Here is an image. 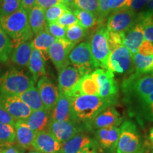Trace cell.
<instances>
[{
    "label": "cell",
    "mask_w": 153,
    "mask_h": 153,
    "mask_svg": "<svg viewBox=\"0 0 153 153\" xmlns=\"http://www.w3.org/2000/svg\"><path fill=\"white\" fill-rule=\"evenodd\" d=\"M34 84L33 79L24 72L11 68L0 76V94L19 96Z\"/></svg>",
    "instance_id": "obj_5"
},
{
    "label": "cell",
    "mask_w": 153,
    "mask_h": 153,
    "mask_svg": "<svg viewBox=\"0 0 153 153\" xmlns=\"http://www.w3.org/2000/svg\"><path fill=\"white\" fill-rule=\"evenodd\" d=\"M71 11L77 19L78 24L85 29L87 30L94 27L95 25H99L98 17L92 13L76 9H73Z\"/></svg>",
    "instance_id": "obj_31"
},
{
    "label": "cell",
    "mask_w": 153,
    "mask_h": 153,
    "mask_svg": "<svg viewBox=\"0 0 153 153\" xmlns=\"http://www.w3.org/2000/svg\"><path fill=\"white\" fill-rule=\"evenodd\" d=\"M1 0H0V4H1Z\"/></svg>",
    "instance_id": "obj_57"
},
{
    "label": "cell",
    "mask_w": 153,
    "mask_h": 153,
    "mask_svg": "<svg viewBox=\"0 0 153 153\" xmlns=\"http://www.w3.org/2000/svg\"><path fill=\"white\" fill-rule=\"evenodd\" d=\"M13 51L11 39L0 25V62H7Z\"/></svg>",
    "instance_id": "obj_33"
},
{
    "label": "cell",
    "mask_w": 153,
    "mask_h": 153,
    "mask_svg": "<svg viewBox=\"0 0 153 153\" xmlns=\"http://www.w3.org/2000/svg\"><path fill=\"white\" fill-rule=\"evenodd\" d=\"M2 147H0V153H1V150H2Z\"/></svg>",
    "instance_id": "obj_56"
},
{
    "label": "cell",
    "mask_w": 153,
    "mask_h": 153,
    "mask_svg": "<svg viewBox=\"0 0 153 153\" xmlns=\"http://www.w3.org/2000/svg\"><path fill=\"white\" fill-rule=\"evenodd\" d=\"M126 0H108V7L111 13L118 10V9H123L125 7Z\"/></svg>",
    "instance_id": "obj_47"
},
{
    "label": "cell",
    "mask_w": 153,
    "mask_h": 153,
    "mask_svg": "<svg viewBox=\"0 0 153 153\" xmlns=\"http://www.w3.org/2000/svg\"><path fill=\"white\" fill-rule=\"evenodd\" d=\"M124 35H125V33L108 31V41L111 51L116 49V48L123 45Z\"/></svg>",
    "instance_id": "obj_42"
},
{
    "label": "cell",
    "mask_w": 153,
    "mask_h": 153,
    "mask_svg": "<svg viewBox=\"0 0 153 153\" xmlns=\"http://www.w3.org/2000/svg\"><path fill=\"white\" fill-rule=\"evenodd\" d=\"M57 153H60V152H57Z\"/></svg>",
    "instance_id": "obj_59"
},
{
    "label": "cell",
    "mask_w": 153,
    "mask_h": 153,
    "mask_svg": "<svg viewBox=\"0 0 153 153\" xmlns=\"http://www.w3.org/2000/svg\"><path fill=\"white\" fill-rule=\"evenodd\" d=\"M121 88L127 100L140 102L153 92V73L138 75L133 72L123 79Z\"/></svg>",
    "instance_id": "obj_3"
},
{
    "label": "cell",
    "mask_w": 153,
    "mask_h": 153,
    "mask_svg": "<svg viewBox=\"0 0 153 153\" xmlns=\"http://www.w3.org/2000/svg\"><path fill=\"white\" fill-rule=\"evenodd\" d=\"M149 0H126L124 8L136 12L147 4Z\"/></svg>",
    "instance_id": "obj_44"
},
{
    "label": "cell",
    "mask_w": 153,
    "mask_h": 153,
    "mask_svg": "<svg viewBox=\"0 0 153 153\" xmlns=\"http://www.w3.org/2000/svg\"><path fill=\"white\" fill-rule=\"evenodd\" d=\"M152 153H153V152H152Z\"/></svg>",
    "instance_id": "obj_60"
},
{
    "label": "cell",
    "mask_w": 153,
    "mask_h": 153,
    "mask_svg": "<svg viewBox=\"0 0 153 153\" xmlns=\"http://www.w3.org/2000/svg\"><path fill=\"white\" fill-rule=\"evenodd\" d=\"M0 123L14 126L16 120L1 107H0Z\"/></svg>",
    "instance_id": "obj_46"
},
{
    "label": "cell",
    "mask_w": 153,
    "mask_h": 153,
    "mask_svg": "<svg viewBox=\"0 0 153 153\" xmlns=\"http://www.w3.org/2000/svg\"><path fill=\"white\" fill-rule=\"evenodd\" d=\"M107 70L118 74H131L134 72L133 55L124 45L111 51Z\"/></svg>",
    "instance_id": "obj_7"
},
{
    "label": "cell",
    "mask_w": 153,
    "mask_h": 153,
    "mask_svg": "<svg viewBox=\"0 0 153 153\" xmlns=\"http://www.w3.org/2000/svg\"><path fill=\"white\" fill-rule=\"evenodd\" d=\"M33 46L31 41L22 43L14 48L11 53L10 59L14 64L23 68H28Z\"/></svg>",
    "instance_id": "obj_25"
},
{
    "label": "cell",
    "mask_w": 153,
    "mask_h": 153,
    "mask_svg": "<svg viewBox=\"0 0 153 153\" xmlns=\"http://www.w3.org/2000/svg\"><path fill=\"white\" fill-rule=\"evenodd\" d=\"M81 95H97L99 96V87L97 79L92 74H85L81 78L74 88L71 97H74Z\"/></svg>",
    "instance_id": "obj_24"
},
{
    "label": "cell",
    "mask_w": 153,
    "mask_h": 153,
    "mask_svg": "<svg viewBox=\"0 0 153 153\" xmlns=\"http://www.w3.org/2000/svg\"><path fill=\"white\" fill-rule=\"evenodd\" d=\"M0 25L11 39L13 48L24 42L30 41L33 36L27 11L22 7L10 15L0 16Z\"/></svg>",
    "instance_id": "obj_2"
},
{
    "label": "cell",
    "mask_w": 153,
    "mask_h": 153,
    "mask_svg": "<svg viewBox=\"0 0 153 153\" xmlns=\"http://www.w3.org/2000/svg\"><path fill=\"white\" fill-rule=\"evenodd\" d=\"M61 3H62L61 0H36V5L41 7L45 10Z\"/></svg>",
    "instance_id": "obj_48"
},
{
    "label": "cell",
    "mask_w": 153,
    "mask_h": 153,
    "mask_svg": "<svg viewBox=\"0 0 153 153\" xmlns=\"http://www.w3.org/2000/svg\"><path fill=\"white\" fill-rule=\"evenodd\" d=\"M37 89L41 95L44 108L51 112L58 99V88L49 77L43 76L38 80Z\"/></svg>",
    "instance_id": "obj_17"
},
{
    "label": "cell",
    "mask_w": 153,
    "mask_h": 153,
    "mask_svg": "<svg viewBox=\"0 0 153 153\" xmlns=\"http://www.w3.org/2000/svg\"><path fill=\"white\" fill-rule=\"evenodd\" d=\"M1 153H20L16 148L12 145L6 146V148H3L1 151Z\"/></svg>",
    "instance_id": "obj_51"
},
{
    "label": "cell",
    "mask_w": 153,
    "mask_h": 153,
    "mask_svg": "<svg viewBox=\"0 0 153 153\" xmlns=\"http://www.w3.org/2000/svg\"><path fill=\"white\" fill-rule=\"evenodd\" d=\"M36 5V0H22V8L27 13Z\"/></svg>",
    "instance_id": "obj_49"
},
{
    "label": "cell",
    "mask_w": 153,
    "mask_h": 153,
    "mask_svg": "<svg viewBox=\"0 0 153 153\" xmlns=\"http://www.w3.org/2000/svg\"><path fill=\"white\" fill-rule=\"evenodd\" d=\"M72 111L75 121L87 124L109 106H113L117 99H105L97 95H81L71 97Z\"/></svg>",
    "instance_id": "obj_1"
},
{
    "label": "cell",
    "mask_w": 153,
    "mask_h": 153,
    "mask_svg": "<svg viewBox=\"0 0 153 153\" xmlns=\"http://www.w3.org/2000/svg\"><path fill=\"white\" fill-rule=\"evenodd\" d=\"M145 41L144 30L141 22L137 18V22L124 35L123 45L132 53L133 55L138 52V49Z\"/></svg>",
    "instance_id": "obj_20"
},
{
    "label": "cell",
    "mask_w": 153,
    "mask_h": 153,
    "mask_svg": "<svg viewBox=\"0 0 153 153\" xmlns=\"http://www.w3.org/2000/svg\"><path fill=\"white\" fill-rule=\"evenodd\" d=\"M14 126L0 123V146H9L15 142Z\"/></svg>",
    "instance_id": "obj_34"
},
{
    "label": "cell",
    "mask_w": 153,
    "mask_h": 153,
    "mask_svg": "<svg viewBox=\"0 0 153 153\" xmlns=\"http://www.w3.org/2000/svg\"><path fill=\"white\" fill-rule=\"evenodd\" d=\"M70 64L79 69L85 74H90L96 70L89 41L79 43L74 46L69 55Z\"/></svg>",
    "instance_id": "obj_8"
},
{
    "label": "cell",
    "mask_w": 153,
    "mask_h": 153,
    "mask_svg": "<svg viewBox=\"0 0 153 153\" xmlns=\"http://www.w3.org/2000/svg\"><path fill=\"white\" fill-rule=\"evenodd\" d=\"M76 153H98V152H97V148H96L94 143L92 144L85 147Z\"/></svg>",
    "instance_id": "obj_50"
},
{
    "label": "cell",
    "mask_w": 153,
    "mask_h": 153,
    "mask_svg": "<svg viewBox=\"0 0 153 153\" xmlns=\"http://www.w3.org/2000/svg\"><path fill=\"white\" fill-rule=\"evenodd\" d=\"M146 11L153 13V0H149L146 4Z\"/></svg>",
    "instance_id": "obj_53"
},
{
    "label": "cell",
    "mask_w": 153,
    "mask_h": 153,
    "mask_svg": "<svg viewBox=\"0 0 153 153\" xmlns=\"http://www.w3.org/2000/svg\"><path fill=\"white\" fill-rule=\"evenodd\" d=\"M87 30L82 28L79 24L74 25L67 28L65 39L70 43L76 45L86 37Z\"/></svg>",
    "instance_id": "obj_35"
},
{
    "label": "cell",
    "mask_w": 153,
    "mask_h": 153,
    "mask_svg": "<svg viewBox=\"0 0 153 153\" xmlns=\"http://www.w3.org/2000/svg\"><path fill=\"white\" fill-rule=\"evenodd\" d=\"M73 9L89 11L98 17L99 0H74L70 10Z\"/></svg>",
    "instance_id": "obj_37"
},
{
    "label": "cell",
    "mask_w": 153,
    "mask_h": 153,
    "mask_svg": "<svg viewBox=\"0 0 153 153\" xmlns=\"http://www.w3.org/2000/svg\"><path fill=\"white\" fill-rule=\"evenodd\" d=\"M28 153H40V152H37V151H35V152H28Z\"/></svg>",
    "instance_id": "obj_55"
},
{
    "label": "cell",
    "mask_w": 153,
    "mask_h": 153,
    "mask_svg": "<svg viewBox=\"0 0 153 153\" xmlns=\"http://www.w3.org/2000/svg\"><path fill=\"white\" fill-rule=\"evenodd\" d=\"M24 121L36 133L48 131L51 121V112L45 108L32 111Z\"/></svg>",
    "instance_id": "obj_22"
},
{
    "label": "cell",
    "mask_w": 153,
    "mask_h": 153,
    "mask_svg": "<svg viewBox=\"0 0 153 153\" xmlns=\"http://www.w3.org/2000/svg\"><path fill=\"white\" fill-rule=\"evenodd\" d=\"M75 45L66 39H59L49 48L48 57L58 72L70 65L69 55Z\"/></svg>",
    "instance_id": "obj_14"
},
{
    "label": "cell",
    "mask_w": 153,
    "mask_h": 153,
    "mask_svg": "<svg viewBox=\"0 0 153 153\" xmlns=\"http://www.w3.org/2000/svg\"><path fill=\"white\" fill-rule=\"evenodd\" d=\"M121 123L122 118L119 113L114 107L109 106L85 125L89 131H95L110 126H118Z\"/></svg>",
    "instance_id": "obj_16"
},
{
    "label": "cell",
    "mask_w": 153,
    "mask_h": 153,
    "mask_svg": "<svg viewBox=\"0 0 153 153\" xmlns=\"http://www.w3.org/2000/svg\"><path fill=\"white\" fill-rule=\"evenodd\" d=\"M33 149L40 153L60 152L61 143L48 131L36 133Z\"/></svg>",
    "instance_id": "obj_18"
},
{
    "label": "cell",
    "mask_w": 153,
    "mask_h": 153,
    "mask_svg": "<svg viewBox=\"0 0 153 153\" xmlns=\"http://www.w3.org/2000/svg\"><path fill=\"white\" fill-rule=\"evenodd\" d=\"M57 40L48 33L47 29H45L36 35V37L31 41L32 46L33 48L40 51L45 60H47L49 58L48 50Z\"/></svg>",
    "instance_id": "obj_28"
},
{
    "label": "cell",
    "mask_w": 153,
    "mask_h": 153,
    "mask_svg": "<svg viewBox=\"0 0 153 153\" xmlns=\"http://www.w3.org/2000/svg\"><path fill=\"white\" fill-rule=\"evenodd\" d=\"M137 14L128 9L123 8L111 13L108 16L106 28L110 32L126 33L137 22Z\"/></svg>",
    "instance_id": "obj_10"
},
{
    "label": "cell",
    "mask_w": 153,
    "mask_h": 153,
    "mask_svg": "<svg viewBox=\"0 0 153 153\" xmlns=\"http://www.w3.org/2000/svg\"><path fill=\"white\" fill-rule=\"evenodd\" d=\"M108 34L106 26L103 24H99L89 41L91 55L97 69L101 68L107 70V63L111 53Z\"/></svg>",
    "instance_id": "obj_6"
},
{
    "label": "cell",
    "mask_w": 153,
    "mask_h": 153,
    "mask_svg": "<svg viewBox=\"0 0 153 153\" xmlns=\"http://www.w3.org/2000/svg\"><path fill=\"white\" fill-rule=\"evenodd\" d=\"M134 73L138 75L153 73V56L136 53L133 55Z\"/></svg>",
    "instance_id": "obj_30"
},
{
    "label": "cell",
    "mask_w": 153,
    "mask_h": 153,
    "mask_svg": "<svg viewBox=\"0 0 153 153\" xmlns=\"http://www.w3.org/2000/svg\"><path fill=\"white\" fill-rule=\"evenodd\" d=\"M57 23L67 29L70 26L78 24V21L74 13L71 10H68L60 16V18L57 21Z\"/></svg>",
    "instance_id": "obj_40"
},
{
    "label": "cell",
    "mask_w": 153,
    "mask_h": 153,
    "mask_svg": "<svg viewBox=\"0 0 153 153\" xmlns=\"http://www.w3.org/2000/svg\"><path fill=\"white\" fill-rule=\"evenodd\" d=\"M139 103L143 117L150 121H153V92Z\"/></svg>",
    "instance_id": "obj_39"
},
{
    "label": "cell",
    "mask_w": 153,
    "mask_h": 153,
    "mask_svg": "<svg viewBox=\"0 0 153 153\" xmlns=\"http://www.w3.org/2000/svg\"><path fill=\"white\" fill-rule=\"evenodd\" d=\"M99 87V96L105 99H117L118 86L114 74L108 70L97 68L92 72Z\"/></svg>",
    "instance_id": "obj_12"
},
{
    "label": "cell",
    "mask_w": 153,
    "mask_h": 153,
    "mask_svg": "<svg viewBox=\"0 0 153 153\" xmlns=\"http://www.w3.org/2000/svg\"><path fill=\"white\" fill-rule=\"evenodd\" d=\"M74 0H61V2L64 5H65L66 7H68L69 9H71L72 4H73Z\"/></svg>",
    "instance_id": "obj_52"
},
{
    "label": "cell",
    "mask_w": 153,
    "mask_h": 153,
    "mask_svg": "<svg viewBox=\"0 0 153 153\" xmlns=\"http://www.w3.org/2000/svg\"><path fill=\"white\" fill-rule=\"evenodd\" d=\"M137 53L147 56H153V43L145 40L140 46Z\"/></svg>",
    "instance_id": "obj_45"
},
{
    "label": "cell",
    "mask_w": 153,
    "mask_h": 153,
    "mask_svg": "<svg viewBox=\"0 0 153 153\" xmlns=\"http://www.w3.org/2000/svg\"><path fill=\"white\" fill-rule=\"evenodd\" d=\"M120 132L118 126H110L95 131L93 137L97 152L116 153Z\"/></svg>",
    "instance_id": "obj_9"
},
{
    "label": "cell",
    "mask_w": 153,
    "mask_h": 153,
    "mask_svg": "<svg viewBox=\"0 0 153 153\" xmlns=\"http://www.w3.org/2000/svg\"><path fill=\"white\" fill-rule=\"evenodd\" d=\"M0 72H1V69H0Z\"/></svg>",
    "instance_id": "obj_58"
},
{
    "label": "cell",
    "mask_w": 153,
    "mask_h": 153,
    "mask_svg": "<svg viewBox=\"0 0 153 153\" xmlns=\"http://www.w3.org/2000/svg\"><path fill=\"white\" fill-rule=\"evenodd\" d=\"M16 140L19 146L24 149H33V143L36 137L34 132L24 120H16L14 125Z\"/></svg>",
    "instance_id": "obj_23"
},
{
    "label": "cell",
    "mask_w": 153,
    "mask_h": 153,
    "mask_svg": "<svg viewBox=\"0 0 153 153\" xmlns=\"http://www.w3.org/2000/svg\"><path fill=\"white\" fill-rule=\"evenodd\" d=\"M48 131L61 144L72 138L76 134L82 132H89L85 124L76 121L62 120H51Z\"/></svg>",
    "instance_id": "obj_11"
},
{
    "label": "cell",
    "mask_w": 153,
    "mask_h": 153,
    "mask_svg": "<svg viewBox=\"0 0 153 153\" xmlns=\"http://www.w3.org/2000/svg\"><path fill=\"white\" fill-rule=\"evenodd\" d=\"M85 74L79 69L68 65L59 72L58 90L68 97H71L74 88Z\"/></svg>",
    "instance_id": "obj_15"
},
{
    "label": "cell",
    "mask_w": 153,
    "mask_h": 153,
    "mask_svg": "<svg viewBox=\"0 0 153 153\" xmlns=\"http://www.w3.org/2000/svg\"><path fill=\"white\" fill-rule=\"evenodd\" d=\"M137 19L143 26L145 40L153 43V13L143 11L137 14Z\"/></svg>",
    "instance_id": "obj_32"
},
{
    "label": "cell",
    "mask_w": 153,
    "mask_h": 153,
    "mask_svg": "<svg viewBox=\"0 0 153 153\" xmlns=\"http://www.w3.org/2000/svg\"><path fill=\"white\" fill-rule=\"evenodd\" d=\"M68 10L70 9L62 3L50 7L45 10V21L48 24L57 22L60 16Z\"/></svg>",
    "instance_id": "obj_36"
},
{
    "label": "cell",
    "mask_w": 153,
    "mask_h": 153,
    "mask_svg": "<svg viewBox=\"0 0 153 153\" xmlns=\"http://www.w3.org/2000/svg\"><path fill=\"white\" fill-rule=\"evenodd\" d=\"M88 132L76 134L61 144L60 153H76L87 145L94 143V137L87 133Z\"/></svg>",
    "instance_id": "obj_21"
},
{
    "label": "cell",
    "mask_w": 153,
    "mask_h": 153,
    "mask_svg": "<svg viewBox=\"0 0 153 153\" xmlns=\"http://www.w3.org/2000/svg\"><path fill=\"white\" fill-rule=\"evenodd\" d=\"M149 137H150V142H151V143H152V148H153V128H151V130H150V135H149Z\"/></svg>",
    "instance_id": "obj_54"
},
{
    "label": "cell",
    "mask_w": 153,
    "mask_h": 153,
    "mask_svg": "<svg viewBox=\"0 0 153 153\" xmlns=\"http://www.w3.org/2000/svg\"><path fill=\"white\" fill-rule=\"evenodd\" d=\"M28 68L29 69L30 74H32V79L35 83L41 76L46 75L45 60L38 50L33 48Z\"/></svg>",
    "instance_id": "obj_26"
},
{
    "label": "cell",
    "mask_w": 153,
    "mask_h": 153,
    "mask_svg": "<svg viewBox=\"0 0 153 153\" xmlns=\"http://www.w3.org/2000/svg\"><path fill=\"white\" fill-rule=\"evenodd\" d=\"M19 97L29 107L32 111L44 109L41 95L35 85L30 87L28 90L19 95Z\"/></svg>",
    "instance_id": "obj_29"
},
{
    "label": "cell",
    "mask_w": 153,
    "mask_h": 153,
    "mask_svg": "<svg viewBox=\"0 0 153 153\" xmlns=\"http://www.w3.org/2000/svg\"><path fill=\"white\" fill-rule=\"evenodd\" d=\"M0 107L4 109L16 120H25L32 111L19 96L0 94Z\"/></svg>",
    "instance_id": "obj_13"
},
{
    "label": "cell",
    "mask_w": 153,
    "mask_h": 153,
    "mask_svg": "<svg viewBox=\"0 0 153 153\" xmlns=\"http://www.w3.org/2000/svg\"><path fill=\"white\" fill-rule=\"evenodd\" d=\"M108 0H99V13L98 22L99 24H103L104 19H106L111 14L108 7Z\"/></svg>",
    "instance_id": "obj_43"
},
{
    "label": "cell",
    "mask_w": 153,
    "mask_h": 153,
    "mask_svg": "<svg viewBox=\"0 0 153 153\" xmlns=\"http://www.w3.org/2000/svg\"><path fill=\"white\" fill-rule=\"evenodd\" d=\"M51 120L75 121L72 114L71 97L59 91L56 104L51 112Z\"/></svg>",
    "instance_id": "obj_19"
},
{
    "label": "cell",
    "mask_w": 153,
    "mask_h": 153,
    "mask_svg": "<svg viewBox=\"0 0 153 153\" xmlns=\"http://www.w3.org/2000/svg\"><path fill=\"white\" fill-rule=\"evenodd\" d=\"M28 22L33 35H37L47 28L45 9L35 5L28 12Z\"/></svg>",
    "instance_id": "obj_27"
},
{
    "label": "cell",
    "mask_w": 153,
    "mask_h": 153,
    "mask_svg": "<svg viewBox=\"0 0 153 153\" xmlns=\"http://www.w3.org/2000/svg\"><path fill=\"white\" fill-rule=\"evenodd\" d=\"M22 7V0H1L0 4V16L10 15Z\"/></svg>",
    "instance_id": "obj_38"
},
{
    "label": "cell",
    "mask_w": 153,
    "mask_h": 153,
    "mask_svg": "<svg viewBox=\"0 0 153 153\" xmlns=\"http://www.w3.org/2000/svg\"><path fill=\"white\" fill-rule=\"evenodd\" d=\"M46 29L48 33L56 39H65L67 29L59 25L57 22L48 24Z\"/></svg>",
    "instance_id": "obj_41"
},
{
    "label": "cell",
    "mask_w": 153,
    "mask_h": 153,
    "mask_svg": "<svg viewBox=\"0 0 153 153\" xmlns=\"http://www.w3.org/2000/svg\"><path fill=\"white\" fill-rule=\"evenodd\" d=\"M116 153H144V142L136 124L131 120L121 123Z\"/></svg>",
    "instance_id": "obj_4"
}]
</instances>
